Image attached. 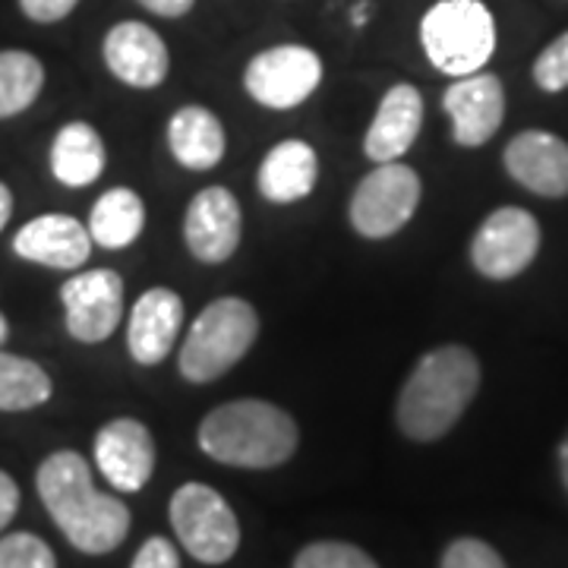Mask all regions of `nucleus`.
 Listing matches in <instances>:
<instances>
[{
	"mask_svg": "<svg viewBox=\"0 0 568 568\" xmlns=\"http://www.w3.org/2000/svg\"><path fill=\"white\" fill-rule=\"evenodd\" d=\"M17 256L29 263L48 265V268H80L92 253V234L73 215H39L29 224H22L20 234L13 237Z\"/></svg>",
	"mask_w": 568,
	"mask_h": 568,
	"instance_id": "obj_18",
	"label": "nucleus"
},
{
	"mask_svg": "<svg viewBox=\"0 0 568 568\" xmlns=\"http://www.w3.org/2000/svg\"><path fill=\"white\" fill-rule=\"evenodd\" d=\"M366 17H369V3H357V10H354V22H357V26H364Z\"/></svg>",
	"mask_w": 568,
	"mask_h": 568,
	"instance_id": "obj_35",
	"label": "nucleus"
},
{
	"mask_svg": "<svg viewBox=\"0 0 568 568\" xmlns=\"http://www.w3.org/2000/svg\"><path fill=\"white\" fill-rule=\"evenodd\" d=\"M241 231H244L241 203L227 186H205L186 205L183 241L200 263H227L241 246Z\"/></svg>",
	"mask_w": 568,
	"mask_h": 568,
	"instance_id": "obj_11",
	"label": "nucleus"
},
{
	"mask_svg": "<svg viewBox=\"0 0 568 568\" xmlns=\"http://www.w3.org/2000/svg\"><path fill=\"white\" fill-rule=\"evenodd\" d=\"M142 227H145V205H142L140 193H133L130 186H114L92 205L89 234H92V244L104 246V250L130 246L142 234Z\"/></svg>",
	"mask_w": 568,
	"mask_h": 568,
	"instance_id": "obj_22",
	"label": "nucleus"
},
{
	"mask_svg": "<svg viewBox=\"0 0 568 568\" xmlns=\"http://www.w3.org/2000/svg\"><path fill=\"white\" fill-rule=\"evenodd\" d=\"M534 82L544 92H562L568 89V32L544 48V54L534 61Z\"/></svg>",
	"mask_w": 568,
	"mask_h": 568,
	"instance_id": "obj_27",
	"label": "nucleus"
},
{
	"mask_svg": "<svg viewBox=\"0 0 568 568\" xmlns=\"http://www.w3.org/2000/svg\"><path fill=\"white\" fill-rule=\"evenodd\" d=\"M44 67L29 51H0V121L22 114L39 99Z\"/></svg>",
	"mask_w": 568,
	"mask_h": 568,
	"instance_id": "obj_23",
	"label": "nucleus"
},
{
	"mask_svg": "<svg viewBox=\"0 0 568 568\" xmlns=\"http://www.w3.org/2000/svg\"><path fill=\"white\" fill-rule=\"evenodd\" d=\"M443 108L452 118V136L465 149H477L496 136L506 118V92L493 73H470L458 77L443 95Z\"/></svg>",
	"mask_w": 568,
	"mask_h": 568,
	"instance_id": "obj_12",
	"label": "nucleus"
},
{
	"mask_svg": "<svg viewBox=\"0 0 568 568\" xmlns=\"http://www.w3.org/2000/svg\"><path fill=\"white\" fill-rule=\"evenodd\" d=\"M294 568H379L373 556L354 544H338V540H320L297 552Z\"/></svg>",
	"mask_w": 568,
	"mask_h": 568,
	"instance_id": "obj_25",
	"label": "nucleus"
},
{
	"mask_svg": "<svg viewBox=\"0 0 568 568\" xmlns=\"http://www.w3.org/2000/svg\"><path fill=\"white\" fill-rule=\"evenodd\" d=\"M0 568H58V559L41 537L17 530L0 537Z\"/></svg>",
	"mask_w": 568,
	"mask_h": 568,
	"instance_id": "obj_26",
	"label": "nucleus"
},
{
	"mask_svg": "<svg viewBox=\"0 0 568 568\" xmlns=\"http://www.w3.org/2000/svg\"><path fill=\"white\" fill-rule=\"evenodd\" d=\"M102 54L111 77L130 89H155V85H162L171 70L164 39L152 26L140 20L111 26L104 36Z\"/></svg>",
	"mask_w": 568,
	"mask_h": 568,
	"instance_id": "obj_13",
	"label": "nucleus"
},
{
	"mask_svg": "<svg viewBox=\"0 0 568 568\" xmlns=\"http://www.w3.org/2000/svg\"><path fill=\"white\" fill-rule=\"evenodd\" d=\"M323 82V58L306 44H275L260 51L244 70L246 95L272 111L304 104Z\"/></svg>",
	"mask_w": 568,
	"mask_h": 568,
	"instance_id": "obj_8",
	"label": "nucleus"
},
{
	"mask_svg": "<svg viewBox=\"0 0 568 568\" xmlns=\"http://www.w3.org/2000/svg\"><path fill=\"white\" fill-rule=\"evenodd\" d=\"M260 335V316L241 297H219L190 325L181 345V376L203 386L244 361Z\"/></svg>",
	"mask_w": 568,
	"mask_h": 568,
	"instance_id": "obj_5",
	"label": "nucleus"
},
{
	"mask_svg": "<svg viewBox=\"0 0 568 568\" xmlns=\"http://www.w3.org/2000/svg\"><path fill=\"white\" fill-rule=\"evenodd\" d=\"M420 126H424V95L410 82L392 85L366 130V159H373L376 164L398 162L420 136Z\"/></svg>",
	"mask_w": 568,
	"mask_h": 568,
	"instance_id": "obj_17",
	"label": "nucleus"
},
{
	"mask_svg": "<svg viewBox=\"0 0 568 568\" xmlns=\"http://www.w3.org/2000/svg\"><path fill=\"white\" fill-rule=\"evenodd\" d=\"M108 152L95 126L73 121L58 130L51 145V171L63 186H89L102 178Z\"/></svg>",
	"mask_w": 568,
	"mask_h": 568,
	"instance_id": "obj_21",
	"label": "nucleus"
},
{
	"mask_svg": "<svg viewBox=\"0 0 568 568\" xmlns=\"http://www.w3.org/2000/svg\"><path fill=\"white\" fill-rule=\"evenodd\" d=\"M171 528L183 549L205 566H222L241 547V525L222 493L205 484H183L171 496Z\"/></svg>",
	"mask_w": 568,
	"mask_h": 568,
	"instance_id": "obj_6",
	"label": "nucleus"
},
{
	"mask_svg": "<svg viewBox=\"0 0 568 568\" xmlns=\"http://www.w3.org/2000/svg\"><path fill=\"white\" fill-rule=\"evenodd\" d=\"M36 487L63 537L89 556H102L130 534V508L95 487L80 452H54L41 462Z\"/></svg>",
	"mask_w": 568,
	"mask_h": 568,
	"instance_id": "obj_1",
	"label": "nucleus"
},
{
	"mask_svg": "<svg viewBox=\"0 0 568 568\" xmlns=\"http://www.w3.org/2000/svg\"><path fill=\"white\" fill-rule=\"evenodd\" d=\"M480 388V364L462 345H443L424 354L402 386L395 420L407 439L433 443L462 420Z\"/></svg>",
	"mask_w": 568,
	"mask_h": 568,
	"instance_id": "obj_2",
	"label": "nucleus"
},
{
	"mask_svg": "<svg viewBox=\"0 0 568 568\" xmlns=\"http://www.w3.org/2000/svg\"><path fill=\"white\" fill-rule=\"evenodd\" d=\"M420 44L439 73L470 77L496 51V20L484 0H439L420 20Z\"/></svg>",
	"mask_w": 568,
	"mask_h": 568,
	"instance_id": "obj_4",
	"label": "nucleus"
},
{
	"mask_svg": "<svg viewBox=\"0 0 568 568\" xmlns=\"http://www.w3.org/2000/svg\"><path fill=\"white\" fill-rule=\"evenodd\" d=\"M506 171L525 190L562 200L568 196V142L547 130H525L506 145Z\"/></svg>",
	"mask_w": 568,
	"mask_h": 568,
	"instance_id": "obj_15",
	"label": "nucleus"
},
{
	"mask_svg": "<svg viewBox=\"0 0 568 568\" xmlns=\"http://www.w3.org/2000/svg\"><path fill=\"white\" fill-rule=\"evenodd\" d=\"M67 332L82 345L114 335L123 316V278L114 268H89L61 287Z\"/></svg>",
	"mask_w": 568,
	"mask_h": 568,
	"instance_id": "obj_10",
	"label": "nucleus"
},
{
	"mask_svg": "<svg viewBox=\"0 0 568 568\" xmlns=\"http://www.w3.org/2000/svg\"><path fill=\"white\" fill-rule=\"evenodd\" d=\"M420 178L402 162H383L357 183L351 196V224L366 241H386L398 234L420 205Z\"/></svg>",
	"mask_w": 568,
	"mask_h": 568,
	"instance_id": "obj_7",
	"label": "nucleus"
},
{
	"mask_svg": "<svg viewBox=\"0 0 568 568\" xmlns=\"http://www.w3.org/2000/svg\"><path fill=\"white\" fill-rule=\"evenodd\" d=\"M140 7H145L149 13H155V17H164V20H181L186 17L190 10H193V3L196 0H136Z\"/></svg>",
	"mask_w": 568,
	"mask_h": 568,
	"instance_id": "obj_32",
	"label": "nucleus"
},
{
	"mask_svg": "<svg viewBox=\"0 0 568 568\" xmlns=\"http://www.w3.org/2000/svg\"><path fill=\"white\" fill-rule=\"evenodd\" d=\"M17 508H20V487L10 474L0 470V530L13 521Z\"/></svg>",
	"mask_w": 568,
	"mask_h": 568,
	"instance_id": "obj_31",
	"label": "nucleus"
},
{
	"mask_svg": "<svg viewBox=\"0 0 568 568\" xmlns=\"http://www.w3.org/2000/svg\"><path fill=\"white\" fill-rule=\"evenodd\" d=\"M297 439L294 417L260 398L227 402L209 410L200 424V448L209 458L250 470L284 465L297 452Z\"/></svg>",
	"mask_w": 568,
	"mask_h": 568,
	"instance_id": "obj_3",
	"label": "nucleus"
},
{
	"mask_svg": "<svg viewBox=\"0 0 568 568\" xmlns=\"http://www.w3.org/2000/svg\"><path fill=\"white\" fill-rule=\"evenodd\" d=\"M537 250H540L537 219L518 205H503L474 234L470 263L484 278L508 282L534 263Z\"/></svg>",
	"mask_w": 568,
	"mask_h": 568,
	"instance_id": "obj_9",
	"label": "nucleus"
},
{
	"mask_svg": "<svg viewBox=\"0 0 568 568\" xmlns=\"http://www.w3.org/2000/svg\"><path fill=\"white\" fill-rule=\"evenodd\" d=\"M439 568H506L503 556L496 549L477 540V537H462L446 549Z\"/></svg>",
	"mask_w": 568,
	"mask_h": 568,
	"instance_id": "obj_28",
	"label": "nucleus"
},
{
	"mask_svg": "<svg viewBox=\"0 0 568 568\" xmlns=\"http://www.w3.org/2000/svg\"><path fill=\"white\" fill-rule=\"evenodd\" d=\"M80 0H20L22 13L32 22H61L77 10Z\"/></svg>",
	"mask_w": 568,
	"mask_h": 568,
	"instance_id": "obj_30",
	"label": "nucleus"
},
{
	"mask_svg": "<svg viewBox=\"0 0 568 568\" xmlns=\"http://www.w3.org/2000/svg\"><path fill=\"white\" fill-rule=\"evenodd\" d=\"M7 335H10V325H7V320H3V313H0V345L7 342Z\"/></svg>",
	"mask_w": 568,
	"mask_h": 568,
	"instance_id": "obj_36",
	"label": "nucleus"
},
{
	"mask_svg": "<svg viewBox=\"0 0 568 568\" xmlns=\"http://www.w3.org/2000/svg\"><path fill=\"white\" fill-rule=\"evenodd\" d=\"M51 376L36 361L0 354V410H29L51 398Z\"/></svg>",
	"mask_w": 568,
	"mask_h": 568,
	"instance_id": "obj_24",
	"label": "nucleus"
},
{
	"mask_svg": "<svg viewBox=\"0 0 568 568\" xmlns=\"http://www.w3.org/2000/svg\"><path fill=\"white\" fill-rule=\"evenodd\" d=\"M320 178V155L304 140H284L265 152L260 164V193L268 203L291 205L306 200Z\"/></svg>",
	"mask_w": 568,
	"mask_h": 568,
	"instance_id": "obj_19",
	"label": "nucleus"
},
{
	"mask_svg": "<svg viewBox=\"0 0 568 568\" xmlns=\"http://www.w3.org/2000/svg\"><path fill=\"white\" fill-rule=\"evenodd\" d=\"M130 568H181V556H178V549H174L171 540L149 537L140 547V552H136V559H133Z\"/></svg>",
	"mask_w": 568,
	"mask_h": 568,
	"instance_id": "obj_29",
	"label": "nucleus"
},
{
	"mask_svg": "<svg viewBox=\"0 0 568 568\" xmlns=\"http://www.w3.org/2000/svg\"><path fill=\"white\" fill-rule=\"evenodd\" d=\"M10 215H13V193L7 190V183H0V231L7 227Z\"/></svg>",
	"mask_w": 568,
	"mask_h": 568,
	"instance_id": "obj_33",
	"label": "nucleus"
},
{
	"mask_svg": "<svg viewBox=\"0 0 568 568\" xmlns=\"http://www.w3.org/2000/svg\"><path fill=\"white\" fill-rule=\"evenodd\" d=\"M559 467H562V480H566V489H568V436L562 448H559Z\"/></svg>",
	"mask_w": 568,
	"mask_h": 568,
	"instance_id": "obj_34",
	"label": "nucleus"
},
{
	"mask_svg": "<svg viewBox=\"0 0 568 568\" xmlns=\"http://www.w3.org/2000/svg\"><path fill=\"white\" fill-rule=\"evenodd\" d=\"M168 149L190 171H212L224 159V126L203 104H183L168 121Z\"/></svg>",
	"mask_w": 568,
	"mask_h": 568,
	"instance_id": "obj_20",
	"label": "nucleus"
},
{
	"mask_svg": "<svg viewBox=\"0 0 568 568\" xmlns=\"http://www.w3.org/2000/svg\"><path fill=\"white\" fill-rule=\"evenodd\" d=\"M183 328V301L171 287H149L130 310L126 347L142 366L162 364Z\"/></svg>",
	"mask_w": 568,
	"mask_h": 568,
	"instance_id": "obj_16",
	"label": "nucleus"
},
{
	"mask_svg": "<svg viewBox=\"0 0 568 568\" xmlns=\"http://www.w3.org/2000/svg\"><path fill=\"white\" fill-rule=\"evenodd\" d=\"M95 465L104 480L121 493H140L155 470V439L133 417L104 424L95 436Z\"/></svg>",
	"mask_w": 568,
	"mask_h": 568,
	"instance_id": "obj_14",
	"label": "nucleus"
}]
</instances>
